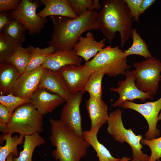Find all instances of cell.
I'll return each mask as SVG.
<instances>
[{"mask_svg":"<svg viewBox=\"0 0 161 161\" xmlns=\"http://www.w3.org/2000/svg\"><path fill=\"white\" fill-rule=\"evenodd\" d=\"M97 13L95 10H88L75 18L50 16L53 27L51 39L47 43L48 46L53 47L55 51L72 49L84 32L100 30L96 21Z\"/></svg>","mask_w":161,"mask_h":161,"instance_id":"obj_1","label":"cell"},{"mask_svg":"<svg viewBox=\"0 0 161 161\" xmlns=\"http://www.w3.org/2000/svg\"><path fill=\"white\" fill-rule=\"evenodd\" d=\"M102 10L97 13L96 21L101 32L110 41L119 32L123 47L131 37L133 18L124 0H103Z\"/></svg>","mask_w":161,"mask_h":161,"instance_id":"obj_2","label":"cell"},{"mask_svg":"<svg viewBox=\"0 0 161 161\" xmlns=\"http://www.w3.org/2000/svg\"><path fill=\"white\" fill-rule=\"evenodd\" d=\"M49 140L55 149L52 152L56 161H80L91 146L83 138L76 135L60 120L49 119Z\"/></svg>","mask_w":161,"mask_h":161,"instance_id":"obj_3","label":"cell"},{"mask_svg":"<svg viewBox=\"0 0 161 161\" xmlns=\"http://www.w3.org/2000/svg\"><path fill=\"white\" fill-rule=\"evenodd\" d=\"M43 125V115L31 103H26L15 110L7 125L0 126V131L3 134L31 135L42 132Z\"/></svg>","mask_w":161,"mask_h":161,"instance_id":"obj_4","label":"cell"},{"mask_svg":"<svg viewBox=\"0 0 161 161\" xmlns=\"http://www.w3.org/2000/svg\"><path fill=\"white\" fill-rule=\"evenodd\" d=\"M85 64L92 71H102L110 77L125 75L131 67L127 64V57L124 51L120 49L118 46L112 47L109 45L103 48Z\"/></svg>","mask_w":161,"mask_h":161,"instance_id":"obj_5","label":"cell"},{"mask_svg":"<svg viewBox=\"0 0 161 161\" xmlns=\"http://www.w3.org/2000/svg\"><path fill=\"white\" fill-rule=\"evenodd\" d=\"M122 111L118 109L109 115L107 123L106 131L116 141L121 143H127L132 151V157L135 161H148L150 156L141 151L143 148L140 141L142 139L140 135H136L131 129L124 127L122 119Z\"/></svg>","mask_w":161,"mask_h":161,"instance_id":"obj_6","label":"cell"},{"mask_svg":"<svg viewBox=\"0 0 161 161\" xmlns=\"http://www.w3.org/2000/svg\"><path fill=\"white\" fill-rule=\"evenodd\" d=\"M133 65L136 86L142 91L153 96L157 92L161 80V61L152 57L141 62H133Z\"/></svg>","mask_w":161,"mask_h":161,"instance_id":"obj_7","label":"cell"},{"mask_svg":"<svg viewBox=\"0 0 161 161\" xmlns=\"http://www.w3.org/2000/svg\"><path fill=\"white\" fill-rule=\"evenodd\" d=\"M41 4L40 1L22 0L16 10L9 12L12 19L18 20L26 27L30 35L41 33L48 21L47 18L40 17L36 13Z\"/></svg>","mask_w":161,"mask_h":161,"instance_id":"obj_8","label":"cell"},{"mask_svg":"<svg viewBox=\"0 0 161 161\" xmlns=\"http://www.w3.org/2000/svg\"><path fill=\"white\" fill-rule=\"evenodd\" d=\"M125 75V79L119 81L117 88L111 87L110 89L111 91L117 92L119 95L118 99L113 103V107H120L123 103L126 101H132L139 99L144 102L147 99H154L153 96L151 94L142 91L137 87L134 70H127Z\"/></svg>","mask_w":161,"mask_h":161,"instance_id":"obj_9","label":"cell"},{"mask_svg":"<svg viewBox=\"0 0 161 161\" xmlns=\"http://www.w3.org/2000/svg\"><path fill=\"white\" fill-rule=\"evenodd\" d=\"M120 107L130 109L140 113L145 118L149 127L145 134L148 140L156 138L160 134V131L157 128L159 113L161 110V97L156 101L148 102L143 104L135 103L129 101L123 103Z\"/></svg>","mask_w":161,"mask_h":161,"instance_id":"obj_10","label":"cell"},{"mask_svg":"<svg viewBox=\"0 0 161 161\" xmlns=\"http://www.w3.org/2000/svg\"><path fill=\"white\" fill-rule=\"evenodd\" d=\"M84 92L80 91L72 94L62 109L60 119L66 126L82 138L83 131L80 107Z\"/></svg>","mask_w":161,"mask_h":161,"instance_id":"obj_11","label":"cell"},{"mask_svg":"<svg viewBox=\"0 0 161 161\" xmlns=\"http://www.w3.org/2000/svg\"><path fill=\"white\" fill-rule=\"evenodd\" d=\"M64 79L72 94L84 92L86 83L94 72L84 64L80 66L69 65L58 70Z\"/></svg>","mask_w":161,"mask_h":161,"instance_id":"obj_12","label":"cell"},{"mask_svg":"<svg viewBox=\"0 0 161 161\" xmlns=\"http://www.w3.org/2000/svg\"><path fill=\"white\" fill-rule=\"evenodd\" d=\"M45 68L42 65L25 75H21L14 85L12 93L22 98L30 97L38 88Z\"/></svg>","mask_w":161,"mask_h":161,"instance_id":"obj_13","label":"cell"},{"mask_svg":"<svg viewBox=\"0 0 161 161\" xmlns=\"http://www.w3.org/2000/svg\"><path fill=\"white\" fill-rule=\"evenodd\" d=\"M32 104L42 115L52 112L66 102L60 96L51 93L46 89L38 88L30 97Z\"/></svg>","mask_w":161,"mask_h":161,"instance_id":"obj_14","label":"cell"},{"mask_svg":"<svg viewBox=\"0 0 161 161\" xmlns=\"http://www.w3.org/2000/svg\"><path fill=\"white\" fill-rule=\"evenodd\" d=\"M38 88H44L67 101L72 94L62 76L58 70L45 69Z\"/></svg>","mask_w":161,"mask_h":161,"instance_id":"obj_15","label":"cell"},{"mask_svg":"<svg viewBox=\"0 0 161 161\" xmlns=\"http://www.w3.org/2000/svg\"><path fill=\"white\" fill-rule=\"evenodd\" d=\"M82 61V58L73 49L57 50L47 56L42 66L45 69L58 70L67 65H81Z\"/></svg>","mask_w":161,"mask_h":161,"instance_id":"obj_16","label":"cell"},{"mask_svg":"<svg viewBox=\"0 0 161 161\" xmlns=\"http://www.w3.org/2000/svg\"><path fill=\"white\" fill-rule=\"evenodd\" d=\"M105 46L103 41H95L93 33L90 32L87 33L85 37L81 35L79 38L73 49L77 55L82 58L86 62L96 55Z\"/></svg>","mask_w":161,"mask_h":161,"instance_id":"obj_17","label":"cell"},{"mask_svg":"<svg viewBox=\"0 0 161 161\" xmlns=\"http://www.w3.org/2000/svg\"><path fill=\"white\" fill-rule=\"evenodd\" d=\"M86 105L91 122L90 129L101 128L107 123L109 117L107 106L102 99L90 97L86 100Z\"/></svg>","mask_w":161,"mask_h":161,"instance_id":"obj_18","label":"cell"},{"mask_svg":"<svg viewBox=\"0 0 161 161\" xmlns=\"http://www.w3.org/2000/svg\"><path fill=\"white\" fill-rule=\"evenodd\" d=\"M45 6L37 13L40 17L47 18L48 16H60L75 18L78 16L73 12L68 0H41Z\"/></svg>","mask_w":161,"mask_h":161,"instance_id":"obj_19","label":"cell"},{"mask_svg":"<svg viewBox=\"0 0 161 161\" xmlns=\"http://www.w3.org/2000/svg\"><path fill=\"white\" fill-rule=\"evenodd\" d=\"M21 74L16 67L7 62L0 63L1 95L12 93L13 87Z\"/></svg>","mask_w":161,"mask_h":161,"instance_id":"obj_20","label":"cell"},{"mask_svg":"<svg viewBox=\"0 0 161 161\" xmlns=\"http://www.w3.org/2000/svg\"><path fill=\"white\" fill-rule=\"evenodd\" d=\"M100 128L97 127L92 130L83 131L82 138L92 147L99 161H118L120 158L112 156L109 150L98 140L97 134Z\"/></svg>","mask_w":161,"mask_h":161,"instance_id":"obj_21","label":"cell"},{"mask_svg":"<svg viewBox=\"0 0 161 161\" xmlns=\"http://www.w3.org/2000/svg\"><path fill=\"white\" fill-rule=\"evenodd\" d=\"M11 133L4 134L0 136V143L5 141L3 146H0V161H6L8 155L12 154L15 158L17 157L19 154L17 149L18 145L23 144L25 135L19 134L12 136Z\"/></svg>","mask_w":161,"mask_h":161,"instance_id":"obj_22","label":"cell"},{"mask_svg":"<svg viewBox=\"0 0 161 161\" xmlns=\"http://www.w3.org/2000/svg\"><path fill=\"white\" fill-rule=\"evenodd\" d=\"M45 143V140L39 133L25 135L23 149L17 157H14L13 161H32V154L35 149Z\"/></svg>","mask_w":161,"mask_h":161,"instance_id":"obj_23","label":"cell"},{"mask_svg":"<svg viewBox=\"0 0 161 161\" xmlns=\"http://www.w3.org/2000/svg\"><path fill=\"white\" fill-rule=\"evenodd\" d=\"M31 50V57L29 63L24 72L21 75L27 74L41 66L47 57L55 51L52 47L48 46L41 49L30 44Z\"/></svg>","mask_w":161,"mask_h":161,"instance_id":"obj_24","label":"cell"},{"mask_svg":"<svg viewBox=\"0 0 161 161\" xmlns=\"http://www.w3.org/2000/svg\"><path fill=\"white\" fill-rule=\"evenodd\" d=\"M131 37L133 39L132 45L128 49L124 51L125 55H136L142 56L146 59L152 57L145 42L141 38L135 28L133 29Z\"/></svg>","mask_w":161,"mask_h":161,"instance_id":"obj_25","label":"cell"},{"mask_svg":"<svg viewBox=\"0 0 161 161\" xmlns=\"http://www.w3.org/2000/svg\"><path fill=\"white\" fill-rule=\"evenodd\" d=\"M22 45L9 35L0 32V63L6 62Z\"/></svg>","mask_w":161,"mask_h":161,"instance_id":"obj_26","label":"cell"},{"mask_svg":"<svg viewBox=\"0 0 161 161\" xmlns=\"http://www.w3.org/2000/svg\"><path fill=\"white\" fill-rule=\"evenodd\" d=\"M105 74V73L103 71L97 70L91 75L84 88V92H88L90 97L102 99V82Z\"/></svg>","mask_w":161,"mask_h":161,"instance_id":"obj_27","label":"cell"},{"mask_svg":"<svg viewBox=\"0 0 161 161\" xmlns=\"http://www.w3.org/2000/svg\"><path fill=\"white\" fill-rule=\"evenodd\" d=\"M31 52L30 47H20L14 54L6 62L14 66L21 74L25 71L30 61Z\"/></svg>","mask_w":161,"mask_h":161,"instance_id":"obj_28","label":"cell"},{"mask_svg":"<svg viewBox=\"0 0 161 161\" xmlns=\"http://www.w3.org/2000/svg\"><path fill=\"white\" fill-rule=\"evenodd\" d=\"M27 30L19 21L12 19L2 32L10 37L17 42L22 44L26 40V32Z\"/></svg>","mask_w":161,"mask_h":161,"instance_id":"obj_29","label":"cell"},{"mask_svg":"<svg viewBox=\"0 0 161 161\" xmlns=\"http://www.w3.org/2000/svg\"><path fill=\"white\" fill-rule=\"evenodd\" d=\"M31 103L30 97H21L13 95L12 93L6 95H1L0 96V103L5 106L11 114L19 106Z\"/></svg>","mask_w":161,"mask_h":161,"instance_id":"obj_30","label":"cell"},{"mask_svg":"<svg viewBox=\"0 0 161 161\" xmlns=\"http://www.w3.org/2000/svg\"><path fill=\"white\" fill-rule=\"evenodd\" d=\"M140 143L148 146L151 150V154L148 161H157L161 158V137L149 140L143 138Z\"/></svg>","mask_w":161,"mask_h":161,"instance_id":"obj_31","label":"cell"},{"mask_svg":"<svg viewBox=\"0 0 161 161\" xmlns=\"http://www.w3.org/2000/svg\"><path fill=\"white\" fill-rule=\"evenodd\" d=\"M73 12L80 16L88 10L92 11L93 1L92 0H68Z\"/></svg>","mask_w":161,"mask_h":161,"instance_id":"obj_32","label":"cell"},{"mask_svg":"<svg viewBox=\"0 0 161 161\" xmlns=\"http://www.w3.org/2000/svg\"><path fill=\"white\" fill-rule=\"evenodd\" d=\"M134 21H139L140 5L142 0H124Z\"/></svg>","mask_w":161,"mask_h":161,"instance_id":"obj_33","label":"cell"},{"mask_svg":"<svg viewBox=\"0 0 161 161\" xmlns=\"http://www.w3.org/2000/svg\"><path fill=\"white\" fill-rule=\"evenodd\" d=\"M21 0H0V12H8L16 10Z\"/></svg>","mask_w":161,"mask_h":161,"instance_id":"obj_34","label":"cell"},{"mask_svg":"<svg viewBox=\"0 0 161 161\" xmlns=\"http://www.w3.org/2000/svg\"><path fill=\"white\" fill-rule=\"evenodd\" d=\"M11 115L7 108L0 103V126H6L9 122Z\"/></svg>","mask_w":161,"mask_h":161,"instance_id":"obj_35","label":"cell"},{"mask_svg":"<svg viewBox=\"0 0 161 161\" xmlns=\"http://www.w3.org/2000/svg\"><path fill=\"white\" fill-rule=\"evenodd\" d=\"M12 19L9 12H2L0 13V32H1L4 27Z\"/></svg>","mask_w":161,"mask_h":161,"instance_id":"obj_36","label":"cell"},{"mask_svg":"<svg viewBox=\"0 0 161 161\" xmlns=\"http://www.w3.org/2000/svg\"><path fill=\"white\" fill-rule=\"evenodd\" d=\"M155 0H142L140 12V15L143 14L146 10L154 4L155 2Z\"/></svg>","mask_w":161,"mask_h":161,"instance_id":"obj_37","label":"cell"},{"mask_svg":"<svg viewBox=\"0 0 161 161\" xmlns=\"http://www.w3.org/2000/svg\"><path fill=\"white\" fill-rule=\"evenodd\" d=\"M92 10H95L97 11L100 10L103 7L98 0H94Z\"/></svg>","mask_w":161,"mask_h":161,"instance_id":"obj_38","label":"cell"},{"mask_svg":"<svg viewBox=\"0 0 161 161\" xmlns=\"http://www.w3.org/2000/svg\"><path fill=\"white\" fill-rule=\"evenodd\" d=\"M131 158L130 157H122L118 161H129L131 160ZM131 161H135L134 160H132Z\"/></svg>","mask_w":161,"mask_h":161,"instance_id":"obj_39","label":"cell"},{"mask_svg":"<svg viewBox=\"0 0 161 161\" xmlns=\"http://www.w3.org/2000/svg\"><path fill=\"white\" fill-rule=\"evenodd\" d=\"M14 157L12 154H10L7 157L6 161H13Z\"/></svg>","mask_w":161,"mask_h":161,"instance_id":"obj_40","label":"cell"},{"mask_svg":"<svg viewBox=\"0 0 161 161\" xmlns=\"http://www.w3.org/2000/svg\"><path fill=\"white\" fill-rule=\"evenodd\" d=\"M158 119L159 120H161V112L158 116Z\"/></svg>","mask_w":161,"mask_h":161,"instance_id":"obj_41","label":"cell"},{"mask_svg":"<svg viewBox=\"0 0 161 161\" xmlns=\"http://www.w3.org/2000/svg\"><path fill=\"white\" fill-rule=\"evenodd\" d=\"M157 161H160V160H157Z\"/></svg>","mask_w":161,"mask_h":161,"instance_id":"obj_42","label":"cell"}]
</instances>
